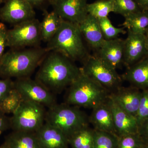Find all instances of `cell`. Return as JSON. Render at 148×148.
Returning a JSON list of instances; mask_svg holds the SVG:
<instances>
[{
  "label": "cell",
  "mask_w": 148,
  "mask_h": 148,
  "mask_svg": "<svg viewBox=\"0 0 148 148\" xmlns=\"http://www.w3.org/2000/svg\"><path fill=\"white\" fill-rule=\"evenodd\" d=\"M100 28L105 40L114 39L120 35L127 33L124 28H116L114 27L108 17L98 18Z\"/></svg>",
  "instance_id": "27"
},
{
  "label": "cell",
  "mask_w": 148,
  "mask_h": 148,
  "mask_svg": "<svg viewBox=\"0 0 148 148\" xmlns=\"http://www.w3.org/2000/svg\"><path fill=\"white\" fill-rule=\"evenodd\" d=\"M53 11L63 20L79 24L87 16V0H49Z\"/></svg>",
  "instance_id": "10"
},
{
  "label": "cell",
  "mask_w": 148,
  "mask_h": 148,
  "mask_svg": "<svg viewBox=\"0 0 148 148\" xmlns=\"http://www.w3.org/2000/svg\"><path fill=\"white\" fill-rule=\"evenodd\" d=\"M45 122L60 129L68 139L80 130L88 127L89 118L77 106L57 103L48 108Z\"/></svg>",
  "instance_id": "5"
},
{
  "label": "cell",
  "mask_w": 148,
  "mask_h": 148,
  "mask_svg": "<svg viewBox=\"0 0 148 148\" xmlns=\"http://www.w3.org/2000/svg\"><path fill=\"white\" fill-rule=\"evenodd\" d=\"M124 40L116 38L105 40L96 56L115 70L123 64Z\"/></svg>",
  "instance_id": "15"
},
{
  "label": "cell",
  "mask_w": 148,
  "mask_h": 148,
  "mask_svg": "<svg viewBox=\"0 0 148 148\" xmlns=\"http://www.w3.org/2000/svg\"><path fill=\"white\" fill-rule=\"evenodd\" d=\"M142 10L148 11V0H134Z\"/></svg>",
  "instance_id": "35"
},
{
  "label": "cell",
  "mask_w": 148,
  "mask_h": 148,
  "mask_svg": "<svg viewBox=\"0 0 148 148\" xmlns=\"http://www.w3.org/2000/svg\"><path fill=\"white\" fill-rule=\"evenodd\" d=\"M78 25L83 38L92 48L98 51L105 40L98 18L88 14Z\"/></svg>",
  "instance_id": "18"
},
{
  "label": "cell",
  "mask_w": 148,
  "mask_h": 148,
  "mask_svg": "<svg viewBox=\"0 0 148 148\" xmlns=\"http://www.w3.org/2000/svg\"><path fill=\"white\" fill-rule=\"evenodd\" d=\"M8 29L5 25L0 22V60L4 54L5 49L7 47V32Z\"/></svg>",
  "instance_id": "32"
},
{
  "label": "cell",
  "mask_w": 148,
  "mask_h": 148,
  "mask_svg": "<svg viewBox=\"0 0 148 148\" xmlns=\"http://www.w3.org/2000/svg\"><path fill=\"white\" fill-rule=\"evenodd\" d=\"M48 52H59L72 61H82L88 57L79 25L62 19L61 26L46 48Z\"/></svg>",
  "instance_id": "3"
},
{
  "label": "cell",
  "mask_w": 148,
  "mask_h": 148,
  "mask_svg": "<svg viewBox=\"0 0 148 148\" xmlns=\"http://www.w3.org/2000/svg\"><path fill=\"white\" fill-rule=\"evenodd\" d=\"M62 19L55 12H45V16L40 22L42 40L48 42L55 35L60 28Z\"/></svg>",
  "instance_id": "21"
},
{
  "label": "cell",
  "mask_w": 148,
  "mask_h": 148,
  "mask_svg": "<svg viewBox=\"0 0 148 148\" xmlns=\"http://www.w3.org/2000/svg\"><path fill=\"white\" fill-rule=\"evenodd\" d=\"M108 102L112 113L117 136L138 133L139 126L136 117L121 109L109 95Z\"/></svg>",
  "instance_id": "14"
},
{
  "label": "cell",
  "mask_w": 148,
  "mask_h": 148,
  "mask_svg": "<svg viewBox=\"0 0 148 148\" xmlns=\"http://www.w3.org/2000/svg\"><path fill=\"white\" fill-rule=\"evenodd\" d=\"M143 148H148V144H145V146H144Z\"/></svg>",
  "instance_id": "39"
},
{
  "label": "cell",
  "mask_w": 148,
  "mask_h": 148,
  "mask_svg": "<svg viewBox=\"0 0 148 148\" xmlns=\"http://www.w3.org/2000/svg\"><path fill=\"white\" fill-rule=\"evenodd\" d=\"M14 88V82L11 79H0V102Z\"/></svg>",
  "instance_id": "31"
},
{
  "label": "cell",
  "mask_w": 148,
  "mask_h": 148,
  "mask_svg": "<svg viewBox=\"0 0 148 148\" xmlns=\"http://www.w3.org/2000/svg\"><path fill=\"white\" fill-rule=\"evenodd\" d=\"M0 148H11L10 146L8 145V143L5 141L3 144L0 146Z\"/></svg>",
  "instance_id": "38"
},
{
  "label": "cell",
  "mask_w": 148,
  "mask_h": 148,
  "mask_svg": "<svg viewBox=\"0 0 148 148\" xmlns=\"http://www.w3.org/2000/svg\"><path fill=\"white\" fill-rule=\"evenodd\" d=\"M138 133L145 144H148V118L140 125Z\"/></svg>",
  "instance_id": "34"
},
{
  "label": "cell",
  "mask_w": 148,
  "mask_h": 148,
  "mask_svg": "<svg viewBox=\"0 0 148 148\" xmlns=\"http://www.w3.org/2000/svg\"><path fill=\"white\" fill-rule=\"evenodd\" d=\"M122 79L140 90L148 89V55L127 68Z\"/></svg>",
  "instance_id": "19"
},
{
  "label": "cell",
  "mask_w": 148,
  "mask_h": 148,
  "mask_svg": "<svg viewBox=\"0 0 148 148\" xmlns=\"http://www.w3.org/2000/svg\"><path fill=\"white\" fill-rule=\"evenodd\" d=\"M110 93L106 88L81 72L69 86L66 103L92 109L106 102Z\"/></svg>",
  "instance_id": "4"
},
{
  "label": "cell",
  "mask_w": 148,
  "mask_h": 148,
  "mask_svg": "<svg viewBox=\"0 0 148 148\" xmlns=\"http://www.w3.org/2000/svg\"><path fill=\"white\" fill-rule=\"evenodd\" d=\"M41 40L40 22L35 18L15 24L7 32V47L12 48L36 46Z\"/></svg>",
  "instance_id": "8"
},
{
  "label": "cell",
  "mask_w": 148,
  "mask_h": 148,
  "mask_svg": "<svg viewBox=\"0 0 148 148\" xmlns=\"http://www.w3.org/2000/svg\"><path fill=\"white\" fill-rule=\"evenodd\" d=\"M14 88L24 101L39 103L48 108L56 103L53 93L36 80L28 77L17 79L14 82Z\"/></svg>",
  "instance_id": "9"
},
{
  "label": "cell",
  "mask_w": 148,
  "mask_h": 148,
  "mask_svg": "<svg viewBox=\"0 0 148 148\" xmlns=\"http://www.w3.org/2000/svg\"><path fill=\"white\" fill-rule=\"evenodd\" d=\"M145 35V37L146 45H147V47L148 51V28L146 30Z\"/></svg>",
  "instance_id": "37"
},
{
  "label": "cell",
  "mask_w": 148,
  "mask_h": 148,
  "mask_svg": "<svg viewBox=\"0 0 148 148\" xmlns=\"http://www.w3.org/2000/svg\"><path fill=\"white\" fill-rule=\"evenodd\" d=\"M122 24L126 28L135 34H145L148 28V11L140 10L124 17Z\"/></svg>",
  "instance_id": "22"
},
{
  "label": "cell",
  "mask_w": 148,
  "mask_h": 148,
  "mask_svg": "<svg viewBox=\"0 0 148 148\" xmlns=\"http://www.w3.org/2000/svg\"><path fill=\"white\" fill-rule=\"evenodd\" d=\"M118 141L117 135L94 129V148H117Z\"/></svg>",
  "instance_id": "26"
},
{
  "label": "cell",
  "mask_w": 148,
  "mask_h": 148,
  "mask_svg": "<svg viewBox=\"0 0 148 148\" xmlns=\"http://www.w3.org/2000/svg\"><path fill=\"white\" fill-rule=\"evenodd\" d=\"M141 95L142 90L130 86L128 87L121 86L110 92L109 96L121 109L136 117Z\"/></svg>",
  "instance_id": "13"
},
{
  "label": "cell",
  "mask_w": 148,
  "mask_h": 148,
  "mask_svg": "<svg viewBox=\"0 0 148 148\" xmlns=\"http://www.w3.org/2000/svg\"><path fill=\"white\" fill-rule=\"evenodd\" d=\"M72 148H94V129L84 127L77 131L69 138Z\"/></svg>",
  "instance_id": "23"
},
{
  "label": "cell",
  "mask_w": 148,
  "mask_h": 148,
  "mask_svg": "<svg viewBox=\"0 0 148 148\" xmlns=\"http://www.w3.org/2000/svg\"><path fill=\"white\" fill-rule=\"evenodd\" d=\"M89 121L93 125V129L116 135L112 113L108 100L92 109Z\"/></svg>",
  "instance_id": "17"
},
{
  "label": "cell",
  "mask_w": 148,
  "mask_h": 148,
  "mask_svg": "<svg viewBox=\"0 0 148 148\" xmlns=\"http://www.w3.org/2000/svg\"><path fill=\"white\" fill-rule=\"evenodd\" d=\"M80 68L83 73L107 89L110 92L120 87L122 78L116 70L111 68L96 56L89 55Z\"/></svg>",
  "instance_id": "7"
},
{
  "label": "cell",
  "mask_w": 148,
  "mask_h": 148,
  "mask_svg": "<svg viewBox=\"0 0 148 148\" xmlns=\"http://www.w3.org/2000/svg\"><path fill=\"white\" fill-rule=\"evenodd\" d=\"M0 9V19L10 24H16L35 18L36 12L27 0H4Z\"/></svg>",
  "instance_id": "11"
},
{
  "label": "cell",
  "mask_w": 148,
  "mask_h": 148,
  "mask_svg": "<svg viewBox=\"0 0 148 148\" xmlns=\"http://www.w3.org/2000/svg\"><path fill=\"white\" fill-rule=\"evenodd\" d=\"M114 13L125 17L141 10L134 0H114Z\"/></svg>",
  "instance_id": "28"
},
{
  "label": "cell",
  "mask_w": 148,
  "mask_h": 148,
  "mask_svg": "<svg viewBox=\"0 0 148 148\" xmlns=\"http://www.w3.org/2000/svg\"><path fill=\"white\" fill-rule=\"evenodd\" d=\"M11 148H40L36 132L13 131L6 137Z\"/></svg>",
  "instance_id": "20"
},
{
  "label": "cell",
  "mask_w": 148,
  "mask_h": 148,
  "mask_svg": "<svg viewBox=\"0 0 148 148\" xmlns=\"http://www.w3.org/2000/svg\"><path fill=\"white\" fill-rule=\"evenodd\" d=\"M40 148H68L69 139L60 129L45 123L36 132Z\"/></svg>",
  "instance_id": "16"
},
{
  "label": "cell",
  "mask_w": 148,
  "mask_h": 148,
  "mask_svg": "<svg viewBox=\"0 0 148 148\" xmlns=\"http://www.w3.org/2000/svg\"><path fill=\"white\" fill-rule=\"evenodd\" d=\"M48 51L36 47L23 50H11L0 60V77L3 79L28 77L39 65Z\"/></svg>",
  "instance_id": "2"
},
{
  "label": "cell",
  "mask_w": 148,
  "mask_h": 148,
  "mask_svg": "<svg viewBox=\"0 0 148 148\" xmlns=\"http://www.w3.org/2000/svg\"><path fill=\"white\" fill-rule=\"evenodd\" d=\"M81 73L80 68L71 59L52 51L43 62L36 80L51 92H59L70 86Z\"/></svg>",
  "instance_id": "1"
},
{
  "label": "cell",
  "mask_w": 148,
  "mask_h": 148,
  "mask_svg": "<svg viewBox=\"0 0 148 148\" xmlns=\"http://www.w3.org/2000/svg\"><path fill=\"white\" fill-rule=\"evenodd\" d=\"M145 145L138 133L118 137L117 148H143Z\"/></svg>",
  "instance_id": "29"
},
{
  "label": "cell",
  "mask_w": 148,
  "mask_h": 148,
  "mask_svg": "<svg viewBox=\"0 0 148 148\" xmlns=\"http://www.w3.org/2000/svg\"><path fill=\"white\" fill-rule=\"evenodd\" d=\"M4 2V0H0V4Z\"/></svg>",
  "instance_id": "40"
},
{
  "label": "cell",
  "mask_w": 148,
  "mask_h": 148,
  "mask_svg": "<svg viewBox=\"0 0 148 148\" xmlns=\"http://www.w3.org/2000/svg\"><path fill=\"white\" fill-rule=\"evenodd\" d=\"M136 118L139 127L148 118V89L142 90L140 106Z\"/></svg>",
  "instance_id": "30"
},
{
  "label": "cell",
  "mask_w": 148,
  "mask_h": 148,
  "mask_svg": "<svg viewBox=\"0 0 148 148\" xmlns=\"http://www.w3.org/2000/svg\"><path fill=\"white\" fill-rule=\"evenodd\" d=\"M87 10L88 14L97 18L108 17L109 14L114 12V0H98L88 3Z\"/></svg>",
  "instance_id": "24"
},
{
  "label": "cell",
  "mask_w": 148,
  "mask_h": 148,
  "mask_svg": "<svg viewBox=\"0 0 148 148\" xmlns=\"http://www.w3.org/2000/svg\"><path fill=\"white\" fill-rule=\"evenodd\" d=\"M124 40L123 64L127 67L134 65L148 55L145 34H135L127 30Z\"/></svg>",
  "instance_id": "12"
},
{
  "label": "cell",
  "mask_w": 148,
  "mask_h": 148,
  "mask_svg": "<svg viewBox=\"0 0 148 148\" xmlns=\"http://www.w3.org/2000/svg\"><path fill=\"white\" fill-rule=\"evenodd\" d=\"M11 128L10 118L0 111V135Z\"/></svg>",
  "instance_id": "33"
},
{
  "label": "cell",
  "mask_w": 148,
  "mask_h": 148,
  "mask_svg": "<svg viewBox=\"0 0 148 148\" xmlns=\"http://www.w3.org/2000/svg\"><path fill=\"white\" fill-rule=\"evenodd\" d=\"M23 101L20 93L13 88L0 102V111L5 114H13Z\"/></svg>",
  "instance_id": "25"
},
{
  "label": "cell",
  "mask_w": 148,
  "mask_h": 148,
  "mask_svg": "<svg viewBox=\"0 0 148 148\" xmlns=\"http://www.w3.org/2000/svg\"><path fill=\"white\" fill-rule=\"evenodd\" d=\"M45 107L32 101H24L10 118L13 131L36 132L44 124Z\"/></svg>",
  "instance_id": "6"
},
{
  "label": "cell",
  "mask_w": 148,
  "mask_h": 148,
  "mask_svg": "<svg viewBox=\"0 0 148 148\" xmlns=\"http://www.w3.org/2000/svg\"><path fill=\"white\" fill-rule=\"evenodd\" d=\"M33 7H39L49 0H27Z\"/></svg>",
  "instance_id": "36"
}]
</instances>
